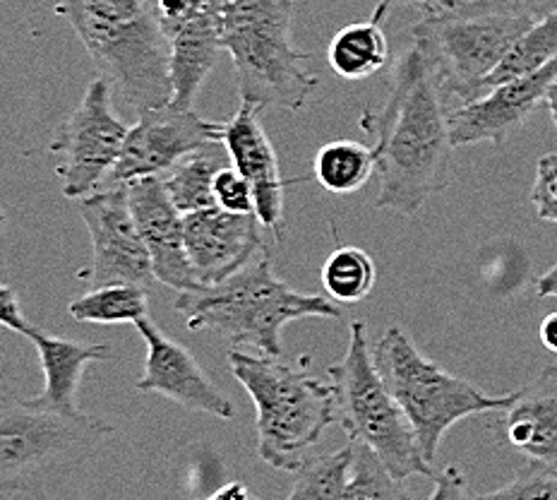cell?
<instances>
[{
    "instance_id": "cell-7",
    "label": "cell",
    "mask_w": 557,
    "mask_h": 500,
    "mask_svg": "<svg viewBox=\"0 0 557 500\" xmlns=\"http://www.w3.org/2000/svg\"><path fill=\"white\" fill-rule=\"evenodd\" d=\"M531 15L503 0H459L455 8L418 20L413 44L433 56L447 97L471 101L515 44L533 25Z\"/></svg>"
},
{
    "instance_id": "cell-40",
    "label": "cell",
    "mask_w": 557,
    "mask_h": 500,
    "mask_svg": "<svg viewBox=\"0 0 557 500\" xmlns=\"http://www.w3.org/2000/svg\"><path fill=\"white\" fill-rule=\"evenodd\" d=\"M545 103H548L550 119H553V123L557 127V80L548 87V95H545Z\"/></svg>"
},
{
    "instance_id": "cell-2",
    "label": "cell",
    "mask_w": 557,
    "mask_h": 500,
    "mask_svg": "<svg viewBox=\"0 0 557 500\" xmlns=\"http://www.w3.org/2000/svg\"><path fill=\"white\" fill-rule=\"evenodd\" d=\"M55 15L73 27L99 75L133 111L173 99L171 39L157 0H55Z\"/></svg>"
},
{
    "instance_id": "cell-9",
    "label": "cell",
    "mask_w": 557,
    "mask_h": 500,
    "mask_svg": "<svg viewBox=\"0 0 557 500\" xmlns=\"http://www.w3.org/2000/svg\"><path fill=\"white\" fill-rule=\"evenodd\" d=\"M113 428L83 412H53L5 394L0 402V488L29 491L39 481L83 464Z\"/></svg>"
},
{
    "instance_id": "cell-28",
    "label": "cell",
    "mask_w": 557,
    "mask_h": 500,
    "mask_svg": "<svg viewBox=\"0 0 557 500\" xmlns=\"http://www.w3.org/2000/svg\"><path fill=\"white\" fill-rule=\"evenodd\" d=\"M348 467H351V443L330 455L308 458L296 472L294 491L286 500H344Z\"/></svg>"
},
{
    "instance_id": "cell-39",
    "label": "cell",
    "mask_w": 557,
    "mask_h": 500,
    "mask_svg": "<svg viewBox=\"0 0 557 500\" xmlns=\"http://www.w3.org/2000/svg\"><path fill=\"white\" fill-rule=\"evenodd\" d=\"M404 3L416 5L418 10H423V13H437V10L455 8L459 0H404Z\"/></svg>"
},
{
    "instance_id": "cell-21",
    "label": "cell",
    "mask_w": 557,
    "mask_h": 500,
    "mask_svg": "<svg viewBox=\"0 0 557 500\" xmlns=\"http://www.w3.org/2000/svg\"><path fill=\"white\" fill-rule=\"evenodd\" d=\"M392 0H382L368 20L354 22L334 34L327 49V63L342 80L373 77L389 61V44L382 20L389 13Z\"/></svg>"
},
{
    "instance_id": "cell-1",
    "label": "cell",
    "mask_w": 557,
    "mask_h": 500,
    "mask_svg": "<svg viewBox=\"0 0 557 500\" xmlns=\"http://www.w3.org/2000/svg\"><path fill=\"white\" fill-rule=\"evenodd\" d=\"M443 75L423 46L411 44L392 73L387 103L361 125L375 135V207L416 217L451 181V127Z\"/></svg>"
},
{
    "instance_id": "cell-41",
    "label": "cell",
    "mask_w": 557,
    "mask_h": 500,
    "mask_svg": "<svg viewBox=\"0 0 557 500\" xmlns=\"http://www.w3.org/2000/svg\"><path fill=\"white\" fill-rule=\"evenodd\" d=\"M212 3H224V0H212Z\"/></svg>"
},
{
    "instance_id": "cell-14",
    "label": "cell",
    "mask_w": 557,
    "mask_h": 500,
    "mask_svg": "<svg viewBox=\"0 0 557 500\" xmlns=\"http://www.w3.org/2000/svg\"><path fill=\"white\" fill-rule=\"evenodd\" d=\"M185 248L200 286L219 284L267 248L260 217L226 212L219 205L183 215Z\"/></svg>"
},
{
    "instance_id": "cell-30",
    "label": "cell",
    "mask_w": 557,
    "mask_h": 500,
    "mask_svg": "<svg viewBox=\"0 0 557 500\" xmlns=\"http://www.w3.org/2000/svg\"><path fill=\"white\" fill-rule=\"evenodd\" d=\"M214 197H216V205L226 209V212H236V215L255 212L252 185L234 164L224 167L216 173Z\"/></svg>"
},
{
    "instance_id": "cell-29",
    "label": "cell",
    "mask_w": 557,
    "mask_h": 500,
    "mask_svg": "<svg viewBox=\"0 0 557 500\" xmlns=\"http://www.w3.org/2000/svg\"><path fill=\"white\" fill-rule=\"evenodd\" d=\"M475 500H557V467L529 462L512 481L491 493L475 496Z\"/></svg>"
},
{
    "instance_id": "cell-37",
    "label": "cell",
    "mask_w": 557,
    "mask_h": 500,
    "mask_svg": "<svg viewBox=\"0 0 557 500\" xmlns=\"http://www.w3.org/2000/svg\"><path fill=\"white\" fill-rule=\"evenodd\" d=\"M539 337L548 352L557 354V313H550V316L541 322Z\"/></svg>"
},
{
    "instance_id": "cell-3",
    "label": "cell",
    "mask_w": 557,
    "mask_h": 500,
    "mask_svg": "<svg viewBox=\"0 0 557 500\" xmlns=\"http://www.w3.org/2000/svg\"><path fill=\"white\" fill-rule=\"evenodd\" d=\"M176 313L188 330H214L234 346L248 344L264 356H282V330L300 318H342L334 298L298 294L272 270L270 248L219 284L178 292Z\"/></svg>"
},
{
    "instance_id": "cell-23",
    "label": "cell",
    "mask_w": 557,
    "mask_h": 500,
    "mask_svg": "<svg viewBox=\"0 0 557 500\" xmlns=\"http://www.w3.org/2000/svg\"><path fill=\"white\" fill-rule=\"evenodd\" d=\"M375 171V147L356 143V139H334L322 145L315 157V179L324 191L334 195L361 191Z\"/></svg>"
},
{
    "instance_id": "cell-34",
    "label": "cell",
    "mask_w": 557,
    "mask_h": 500,
    "mask_svg": "<svg viewBox=\"0 0 557 500\" xmlns=\"http://www.w3.org/2000/svg\"><path fill=\"white\" fill-rule=\"evenodd\" d=\"M25 313H22L20 308V301L15 296L13 289H10L8 284L0 289V322L5 325V330H17L22 322H25Z\"/></svg>"
},
{
    "instance_id": "cell-15",
    "label": "cell",
    "mask_w": 557,
    "mask_h": 500,
    "mask_svg": "<svg viewBox=\"0 0 557 500\" xmlns=\"http://www.w3.org/2000/svg\"><path fill=\"white\" fill-rule=\"evenodd\" d=\"M135 328L147 344L145 374L135 382L137 390L164 394L185 410L212 414L222 422L234 418V404L214 386L188 349L161 332L152 318L139 320Z\"/></svg>"
},
{
    "instance_id": "cell-5",
    "label": "cell",
    "mask_w": 557,
    "mask_h": 500,
    "mask_svg": "<svg viewBox=\"0 0 557 500\" xmlns=\"http://www.w3.org/2000/svg\"><path fill=\"white\" fill-rule=\"evenodd\" d=\"M219 39L234 61L240 99L298 111L318 87L306 70L308 53L294 46V0L216 3Z\"/></svg>"
},
{
    "instance_id": "cell-19",
    "label": "cell",
    "mask_w": 557,
    "mask_h": 500,
    "mask_svg": "<svg viewBox=\"0 0 557 500\" xmlns=\"http://www.w3.org/2000/svg\"><path fill=\"white\" fill-rule=\"evenodd\" d=\"M503 438L529 462L557 467V366L512 394L503 410Z\"/></svg>"
},
{
    "instance_id": "cell-11",
    "label": "cell",
    "mask_w": 557,
    "mask_h": 500,
    "mask_svg": "<svg viewBox=\"0 0 557 500\" xmlns=\"http://www.w3.org/2000/svg\"><path fill=\"white\" fill-rule=\"evenodd\" d=\"M77 212L91 239V260L77 272L79 282L89 286L139 284L145 289L157 282L152 255L133 215L127 185H103L77 200Z\"/></svg>"
},
{
    "instance_id": "cell-31",
    "label": "cell",
    "mask_w": 557,
    "mask_h": 500,
    "mask_svg": "<svg viewBox=\"0 0 557 500\" xmlns=\"http://www.w3.org/2000/svg\"><path fill=\"white\" fill-rule=\"evenodd\" d=\"M531 203L536 217L557 224V155H545L536 164Z\"/></svg>"
},
{
    "instance_id": "cell-33",
    "label": "cell",
    "mask_w": 557,
    "mask_h": 500,
    "mask_svg": "<svg viewBox=\"0 0 557 500\" xmlns=\"http://www.w3.org/2000/svg\"><path fill=\"white\" fill-rule=\"evenodd\" d=\"M428 500H475L467 474L457 464H447L445 469L435 474V491Z\"/></svg>"
},
{
    "instance_id": "cell-6",
    "label": "cell",
    "mask_w": 557,
    "mask_h": 500,
    "mask_svg": "<svg viewBox=\"0 0 557 500\" xmlns=\"http://www.w3.org/2000/svg\"><path fill=\"white\" fill-rule=\"evenodd\" d=\"M327 376L336 398V424L348 440L368 446L401 481L416 474L433 476L409 416L380 376L363 320L351 322L346 354L327 368Z\"/></svg>"
},
{
    "instance_id": "cell-18",
    "label": "cell",
    "mask_w": 557,
    "mask_h": 500,
    "mask_svg": "<svg viewBox=\"0 0 557 500\" xmlns=\"http://www.w3.org/2000/svg\"><path fill=\"white\" fill-rule=\"evenodd\" d=\"M37 349L44 368V390L37 398H32V404L44 406V410L73 414L77 410V390L83 382L85 368L91 362H111L113 349L111 344L97 342H75L65 337L49 334L46 330L25 320L15 330Z\"/></svg>"
},
{
    "instance_id": "cell-36",
    "label": "cell",
    "mask_w": 557,
    "mask_h": 500,
    "mask_svg": "<svg viewBox=\"0 0 557 500\" xmlns=\"http://www.w3.org/2000/svg\"><path fill=\"white\" fill-rule=\"evenodd\" d=\"M202 500H255V498H252V493L248 491L246 484L234 481V484H226V486H222V488H216L214 493H209V496L202 498Z\"/></svg>"
},
{
    "instance_id": "cell-20",
    "label": "cell",
    "mask_w": 557,
    "mask_h": 500,
    "mask_svg": "<svg viewBox=\"0 0 557 500\" xmlns=\"http://www.w3.org/2000/svg\"><path fill=\"white\" fill-rule=\"evenodd\" d=\"M222 49L216 3L171 37V83L173 99L181 107H195L207 75L212 73Z\"/></svg>"
},
{
    "instance_id": "cell-38",
    "label": "cell",
    "mask_w": 557,
    "mask_h": 500,
    "mask_svg": "<svg viewBox=\"0 0 557 500\" xmlns=\"http://www.w3.org/2000/svg\"><path fill=\"white\" fill-rule=\"evenodd\" d=\"M536 294L541 298H548V296H557V263L550 267L548 272H545L539 282H536Z\"/></svg>"
},
{
    "instance_id": "cell-22",
    "label": "cell",
    "mask_w": 557,
    "mask_h": 500,
    "mask_svg": "<svg viewBox=\"0 0 557 500\" xmlns=\"http://www.w3.org/2000/svg\"><path fill=\"white\" fill-rule=\"evenodd\" d=\"M224 167H231L226 147L222 143H212L181 159L176 167L161 176L173 205L181 209V215H190L197 212V209L216 205L214 179Z\"/></svg>"
},
{
    "instance_id": "cell-25",
    "label": "cell",
    "mask_w": 557,
    "mask_h": 500,
    "mask_svg": "<svg viewBox=\"0 0 557 500\" xmlns=\"http://www.w3.org/2000/svg\"><path fill=\"white\" fill-rule=\"evenodd\" d=\"M553 61H557V10L533 22L524 37L515 44V49L507 53L505 61L495 68V73L481 85L479 97L507 83V80L536 73V70L550 65Z\"/></svg>"
},
{
    "instance_id": "cell-16",
    "label": "cell",
    "mask_w": 557,
    "mask_h": 500,
    "mask_svg": "<svg viewBox=\"0 0 557 500\" xmlns=\"http://www.w3.org/2000/svg\"><path fill=\"white\" fill-rule=\"evenodd\" d=\"M260 103L240 99L238 111L224 123L222 145L243 176L252 185L255 215L267 231H272L276 241H284V191L278 159L270 135L260 123Z\"/></svg>"
},
{
    "instance_id": "cell-32",
    "label": "cell",
    "mask_w": 557,
    "mask_h": 500,
    "mask_svg": "<svg viewBox=\"0 0 557 500\" xmlns=\"http://www.w3.org/2000/svg\"><path fill=\"white\" fill-rule=\"evenodd\" d=\"M157 3H159L161 22H164L171 39L178 29L190 25L193 20H197L205 10H209L212 0H157Z\"/></svg>"
},
{
    "instance_id": "cell-8",
    "label": "cell",
    "mask_w": 557,
    "mask_h": 500,
    "mask_svg": "<svg viewBox=\"0 0 557 500\" xmlns=\"http://www.w3.org/2000/svg\"><path fill=\"white\" fill-rule=\"evenodd\" d=\"M375 364L387 388L409 416L428 462H435L443 436L461 418L503 412L512 394H487L473 382L451 376L413 344L404 328L392 325L375 346Z\"/></svg>"
},
{
    "instance_id": "cell-26",
    "label": "cell",
    "mask_w": 557,
    "mask_h": 500,
    "mask_svg": "<svg viewBox=\"0 0 557 500\" xmlns=\"http://www.w3.org/2000/svg\"><path fill=\"white\" fill-rule=\"evenodd\" d=\"M375 279L373 258L356 246H339L322 265V286L336 304H358L368 298Z\"/></svg>"
},
{
    "instance_id": "cell-35",
    "label": "cell",
    "mask_w": 557,
    "mask_h": 500,
    "mask_svg": "<svg viewBox=\"0 0 557 500\" xmlns=\"http://www.w3.org/2000/svg\"><path fill=\"white\" fill-rule=\"evenodd\" d=\"M503 3L521 10V13L531 15L533 20H541L557 10V0H503Z\"/></svg>"
},
{
    "instance_id": "cell-27",
    "label": "cell",
    "mask_w": 557,
    "mask_h": 500,
    "mask_svg": "<svg viewBox=\"0 0 557 500\" xmlns=\"http://www.w3.org/2000/svg\"><path fill=\"white\" fill-rule=\"evenodd\" d=\"M351 443V467H348L344 500H413L387 464L382 462L368 446L358 440Z\"/></svg>"
},
{
    "instance_id": "cell-24",
    "label": "cell",
    "mask_w": 557,
    "mask_h": 500,
    "mask_svg": "<svg viewBox=\"0 0 557 500\" xmlns=\"http://www.w3.org/2000/svg\"><path fill=\"white\" fill-rule=\"evenodd\" d=\"M149 289L139 284L91 286L67 306L70 318L91 325H137L149 318Z\"/></svg>"
},
{
    "instance_id": "cell-10",
    "label": "cell",
    "mask_w": 557,
    "mask_h": 500,
    "mask_svg": "<svg viewBox=\"0 0 557 500\" xmlns=\"http://www.w3.org/2000/svg\"><path fill=\"white\" fill-rule=\"evenodd\" d=\"M131 127L113 109V87L107 77H95L73 115L61 125L51 155L58 157L55 173L61 179L63 195L83 200L101 188L119 161Z\"/></svg>"
},
{
    "instance_id": "cell-13",
    "label": "cell",
    "mask_w": 557,
    "mask_h": 500,
    "mask_svg": "<svg viewBox=\"0 0 557 500\" xmlns=\"http://www.w3.org/2000/svg\"><path fill=\"white\" fill-rule=\"evenodd\" d=\"M557 80V61L536 73L521 75L485 92L483 97L463 101L449 113L451 143L469 147L479 143L503 145L524 125L545 101L548 87Z\"/></svg>"
},
{
    "instance_id": "cell-17",
    "label": "cell",
    "mask_w": 557,
    "mask_h": 500,
    "mask_svg": "<svg viewBox=\"0 0 557 500\" xmlns=\"http://www.w3.org/2000/svg\"><path fill=\"white\" fill-rule=\"evenodd\" d=\"M133 215L143 231L147 251L152 255L159 284L176 292L200 289L185 248V222L181 209L173 205L161 176H147L127 183Z\"/></svg>"
},
{
    "instance_id": "cell-4",
    "label": "cell",
    "mask_w": 557,
    "mask_h": 500,
    "mask_svg": "<svg viewBox=\"0 0 557 500\" xmlns=\"http://www.w3.org/2000/svg\"><path fill=\"white\" fill-rule=\"evenodd\" d=\"M228 368L258 410V455L282 472H298L322 434L336 424L332 382L310 376V356L296 364L278 356L228 352Z\"/></svg>"
},
{
    "instance_id": "cell-12",
    "label": "cell",
    "mask_w": 557,
    "mask_h": 500,
    "mask_svg": "<svg viewBox=\"0 0 557 500\" xmlns=\"http://www.w3.org/2000/svg\"><path fill=\"white\" fill-rule=\"evenodd\" d=\"M125 137L123 153L111 169L107 185H127L137 179L164 176L181 159L212 143H222L224 123L205 121L195 107L169 101L137 113Z\"/></svg>"
}]
</instances>
